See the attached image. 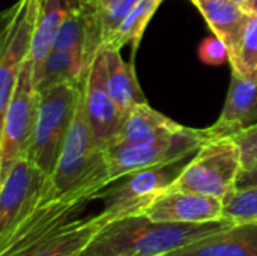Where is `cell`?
<instances>
[{
  "mask_svg": "<svg viewBox=\"0 0 257 256\" xmlns=\"http://www.w3.org/2000/svg\"><path fill=\"white\" fill-rule=\"evenodd\" d=\"M235 2H236V3H239L241 6H245V5L248 3V0H235Z\"/></svg>",
  "mask_w": 257,
  "mask_h": 256,
  "instance_id": "f1b7e54d",
  "label": "cell"
},
{
  "mask_svg": "<svg viewBox=\"0 0 257 256\" xmlns=\"http://www.w3.org/2000/svg\"><path fill=\"white\" fill-rule=\"evenodd\" d=\"M224 202L214 196L184 190H167L146 210L154 222L164 223H208L223 220Z\"/></svg>",
  "mask_w": 257,
  "mask_h": 256,
  "instance_id": "7c38bea8",
  "label": "cell"
},
{
  "mask_svg": "<svg viewBox=\"0 0 257 256\" xmlns=\"http://www.w3.org/2000/svg\"><path fill=\"white\" fill-rule=\"evenodd\" d=\"M199 149L175 161L131 172L108 184L95 196V199L102 201L99 216L108 223L117 219L143 214L160 195L173 186Z\"/></svg>",
  "mask_w": 257,
  "mask_h": 256,
  "instance_id": "3957f363",
  "label": "cell"
},
{
  "mask_svg": "<svg viewBox=\"0 0 257 256\" xmlns=\"http://www.w3.org/2000/svg\"><path fill=\"white\" fill-rule=\"evenodd\" d=\"M96 60L99 63L107 92L125 115L134 106L148 103L139 86L134 65L126 63L122 59L120 50L102 44L96 53Z\"/></svg>",
  "mask_w": 257,
  "mask_h": 256,
  "instance_id": "2e32d148",
  "label": "cell"
},
{
  "mask_svg": "<svg viewBox=\"0 0 257 256\" xmlns=\"http://www.w3.org/2000/svg\"><path fill=\"white\" fill-rule=\"evenodd\" d=\"M110 183L104 148L95 140L81 98L53 174L48 177L42 204L51 201H95Z\"/></svg>",
  "mask_w": 257,
  "mask_h": 256,
  "instance_id": "7a4b0ae2",
  "label": "cell"
},
{
  "mask_svg": "<svg viewBox=\"0 0 257 256\" xmlns=\"http://www.w3.org/2000/svg\"><path fill=\"white\" fill-rule=\"evenodd\" d=\"M87 69L83 53L51 50L42 63L33 68V81L38 91L62 84H81L83 75Z\"/></svg>",
  "mask_w": 257,
  "mask_h": 256,
  "instance_id": "d6986e66",
  "label": "cell"
},
{
  "mask_svg": "<svg viewBox=\"0 0 257 256\" xmlns=\"http://www.w3.org/2000/svg\"><path fill=\"white\" fill-rule=\"evenodd\" d=\"M75 0H42L41 12L38 17V24L35 30L33 45H32V59L33 68L39 66L47 54L51 51L54 39L59 33L60 26L63 24L66 15L69 14Z\"/></svg>",
  "mask_w": 257,
  "mask_h": 256,
  "instance_id": "ffe728a7",
  "label": "cell"
},
{
  "mask_svg": "<svg viewBox=\"0 0 257 256\" xmlns=\"http://www.w3.org/2000/svg\"><path fill=\"white\" fill-rule=\"evenodd\" d=\"M199 56L203 62L211 63V65H220V63H224L226 60H229L227 48H226L224 42L217 36L208 38L200 44Z\"/></svg>",
  "mask_w": 257,
  "mask_h": 256,
  "instance_id": "d4e9b609",
  "label": "cell"
},
{
  "mask_svg": "<svg viewBox=\"0 0 257 256\" xmlns=\"http://www.w3.org/2000/svg\"><path fill=\"white\" fill-rule=\"evenodd\" d=\"M241 149L242 169L257 164V124L232 136Z\"/></svg>",
  "mask_w": 257,
  "mask_h": 256,
  "instance_id": "cb8c5ba5",
  "label": "cell"
},
{
  "mask_svg": "<svg viewBox=\"0 0 257 256\" xmlns=\"http://www.w3.org/2000/svg\"><path fill=\"white\" fill-rule=\"evenodd\" d=\"M214 139L209 128H188L167 140L149 143H113L104 149L110 183L140 169L175 161Z\"/></svg>",
  "mask_w": 257,
  "mask_h": 256,
  "instance_id": "52a82bcc",
  "label": "cell"
},
{
  "mask_svg": "<svg viewBox=\"0 0 257 256\" xmlns=\"http://www.w3.org/2000/svg\"><path fill=\"white\" fill-rule=\"evenodd\" d=\"M80 86L62 83L38 91V115L27 158L47 177H50L56 167L77 113L81 98Z\"/></svg>",
  "mask_w": 257,
  "mask_h": 256,
  "instance_id": "277c9868",
  "label": "cell"
},
{
  "mask_svg": "<svg viewBox=\"0 0 257 256\" xmlns=\"http://www.w3.org/2000/svg\"><path fill=\"white\" fill-rule=\"evenodd\" d=\"M166 256H257V223H233Z\"/></svg>",
  "mask_w": 257,
  "mask_h": 256,
  "instance_id": "5bb4252c",
  "label": "cell"
},
{
  "mask_svg": "<svg viewBox=\"0 0 257 256\" xmlns=\"http://www.w3.org/2000/svg\"><path fill=\"white\" fill-rule=\"evenodd\" d=\"M187 127L154 110L148 103L134 106L126 115L119 137L114 143H149L172 139ZM113 145V143H111Z\"/></svg>",
  "mask_w": 257,
  "mask_h": 256,
  "instance_id": "e0dca14e",
  "label": "cell"
},
{
  "mask_svg": "<svg viewBox=\"0 0 257 256\" xmlns=\"http://www.w3.org/2000/svg\"><path fill=\"white\" fill-rule=\"evenodd\" d=\"M48 177L27 157L0 178V244L41 205Z\"/></svg>",
  "mask_w": 257,
  "mask_h": 256,
  "instance_id": "9c48e42d",
  "label": "cell"
},
{
  "mask_svg": "<svg viewBox=\"0 0 257 256\" xmlns=\"http://www.w3.org/2000/svg\"><path fill=\"white\" fill-rule=\"evenodd\" d=\"M242 170L241 149L232 136L203 143L169 190L214 196L223 202L236 190Z\"/></svg>",
  "mask_w": 257,
  "mask_h": 256,
  "instance_id": "5b68a950",
  "label": "cell"
},
{
  "mask_svg": "<svg viewBox=\"0 0 257 256\" xmlns=\"http://www.w3.org/2000/svg\"><path fill=\"white\" fill-rule=\"evenodd\" d=\"M80 88L86 119L95 140L105 149L119 137L125 121V113L107 92L96 56L87 66Z\"/></svg>",
  "mask_w": 257,
  "mask_h": 256,
  "instance_id": "8fae6325",
  "label": "cell"
},
{
  "mask_svg": "<svg viewBox=\"0 0 257 256\" xmlns=\"http://www.w3.org/2000/svg\"><path fill=\"white\" fill-rule=\"evenodd\" d=\"M223 219L232 223H257V186L236 189L224 201Z\"/></svg>",
  "mask_w": 257,
  "mask_h": 256,
  "instance_id": "7402d4cb",
  "label": "cell"
},
{
  "mask_svg": "<svg viewBox=\"0 0 257 256\" xmlns=\"http://www.w3.org/2000/svg\"><path fill=\"white\" fill-rule=\"evenodd\" d=\"M200 11L211 30L220 38L229 53L230 65L238 59L250 12L235 0H191Z\"/></svg>",
  "mask_w": 257,
  "mask_h": 256,
  "instance_id": "9a60e30c",
  "label": "cell"
},
{
  "mask_svg": "<svg viewBox=\"0 0 257 256\" xmlns=\"http://www.w3.org/2000/svg\"><path fill=\"white\" fill-rule=\"evenodd\" d=\"M38 89L33 81V59L29 56L23 63L9 103L2 113L0 134V178L20 158L27 157L36 115H38Z\"/></svg>",
  "mask_w": 257,
  "mask_h": 256,
  "instance_id": "8992f818",
  "label": "cell"
},
{
  "mask_svg": "<svg viewBox=\"0 0 257 256\" xmlns=\"http://www.w3.org/2000/svg\"><path fill=\"white\" fill-rule=\"evenodd\" d=\"M232 69L245 77H257V14L250 15L241 50Z\"/></svg>",
  "mask_w": 257,
  "mask_h": 256,
  "instance_id": "603a6c76",
  "label": "cell"
},
{
  "mask_svg": "<svg viewBox=\"0 0 257 256\" xmlns=\"http://www.w3.org/2000/svg\"><path fill=\"white\" fill-rule=\"evenodd\" d=\"M245 11H248L250 14H257V0H248V3L244 6Z\"/></svg>",
  "mask_w": 257,
  "mask_h": 256,
  "instance_id": "83f0119b",
  "label": "cell"
},
{
  "mask_svg": "<svg viewBox=\"0 0 257 256\" xmlns=\"http://www.w3.org/2000/svg\"><path fill=\"white\" fill-rule=\"evenodd\" d=\"M41 2H42V0H41Z\"/></svg>",
  "mask_w": 257,
  "mask_h": 256,
  "instance_id": "f546056e",
  "label": "cell"
},
{
  "mask_svg": "<svg viewBox=\"0 0 257 256\" xmlns=\"http://www.w3.org/2000/svg\"><path fill=\"white\" fill-rule=\"evenodd\" d=\"M81 3H84V5H87V6H90L92 9H95V11H98L107 0H80Z\"/></svg>",
  "mask_w": 257,
  "mask_h": 256,
  "instance_id": "4316f807",
  "label": "cell"
},
{
  "mask_svg": "<svg viewBox=\"0 0 257 256\" xmlns=\"http://www.w3.org/2000/svg\"><path fill=\"white\" fill-rule=\"evenodd\" d=\"M161 2L163 0H139L128 17L123 20V23L113 33V36L105 42V45L122 50L126 44H131L133 53H136L146 26L155 11L160 8Z\"/></svg>",
  "mask_w": 257,
  "mask_h": 256,
  "instance_id": "44dd1931",
  "label": "cell"
},
{
  "mask_svg": "<svg viewBox=\"0 0 257 256\" xmlns=\"http://www.w3.org/2000/svg\"><path fill=\"white\" fill-rule=\"evenodd\" d=\"M257 124V77L232 69L230 86L218 121L209 127L212 137L233 136Z\"/></svg>",
  "mask_w": 257,
  "mask_h": 256,
  "instance_id": "4fadbf2b",
  "label": "cell"
},
{
  "mask_svg": "<svg viewBox=\"0 0 257 256\" xmlns=\"http://www.w3.org/2000/svg\"><path fill=\"white\" fill-rule=\"evenodd\" d=\"M104 225L99 214L80 217L69 228L23 256H80Z\"/></svg>",
  "mask_w": 257,
  "mask_h": 256,
  "instance_id": "ac0fdd59",
  "label": "cell"
},
{
  "mask_svg": "<svg viewBox=\"0 0 257 256\" xmlns=\"http://www.w3.org/2000/svg\"><path fill=\"white\" fill-rule=\"evenodd\" d=\"M233 225L223 219L208 223L154 222L146 214L105 223L80 256H166L202 237Z\"/></svg>",
  "mask_w": 257,
  "mask_h": 256,
  "instance_id": "6da1fadb",
  "label": "cell"
},
{
  "mask_svg": "<svg viewBox=\"0 0 257 256\" xmlns=\"http://www.w3.org/2000/svg\"><path fill=\"white\" fill-rule=\"evenodd\" d=\"M41 0H20L6 15L0 38V115L5 112L20 69L32 53Z\"/></svg>",
  "mask_w": 257,
  "mask_h": 256,
  "instance_id": "ba28073f",
  "label": "cell"
},
{
  "mask_svg": "<svg viewBox=\"0 0 257 256\" xmlns=\"http://www.w3.org/2000/svg\"><path fill=\"white\" fill-rule=\"evenodd\" d=\"M253 186H257V164L242 169L236 183V189H245V187H253Z\"/></svg>",
  "mask_w": 257,
  "mask_h": 256,
  "instance_id": "484cf974",
  "label": "cell"
},
{
  "mask_svg": "<svg viewBox=\"0 0 257 256\" xmlns=\"http://www.w3.org/2000/svg\"><path fill=\"white\" fill-rule=\"evenodd\" d=\"M90 201L62 202L51 201L39 205L8 238L0 244V256H23L42 243L69 228Z\"/></svg>",
  "mask_w": 257,
  "mask_h": 256,
  "instance_id": "30bf717a",
  "label": "cell"
}]
</instances>
